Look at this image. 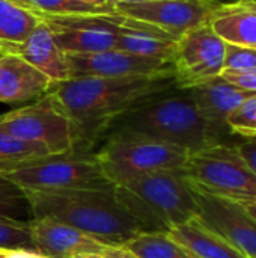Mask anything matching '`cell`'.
I'll list each match as a JSON object with an SVG mask.
<instances>
[{"label": "cell", "instance_id": "cell-1", "mask_svg": "<svg viewBox=\"0 0 256 258\" xmlns=\"http://www.w3.org/2000/svg\"><path fill=\"white\" fill-rule=\"evenodd\" d=\"M177 86L175 76L77 77L53 83L54 95L72 124L74 153L94 154L106 125L161 91Z\"/></svg>", "mask_w": 256, "mask_h": 258}, {"label": "cell", "instance_id": "cell-2", "mask_svg": "<svg viewBox=\"0 0 256 258\" xmlns=\"http://www.w3.org/2000/svg\"><path fill=\"white\" fill-rule=\"evenodd\" d=\"M33 218H51L109 246H124L140 224L119 204L115 186L59 190H23Z\"/></svg>", "mask_w": 256, "mask_h": 258}, {"label": "cell", "instance_id": "cell-3", "mask_svg": "<svg viewBox=\"0 0 256 258\" xmlns=\"http://www.w3.org/2000/svg\"><path fill=\"white\" fill-rule=\"evenodd\" d=\"M109 138L161 142L190 154L208 147L205 125L195 98L190 89L178 86L151 95L113 118L106 125L100 144Z\"/></svg>", "mask_w": 256, "mask_h": 258}, {"label": "cell", "instance_id": "cell-4", "mask_svg": "<svg viewBox=\"0 0 256 258\" xmlns=\"http://www.w3.org/2000/svg\"><path fill=\"white\" fill-rule=\"evenodd\" d=\"M115 194L146 233H169L198 218V204L183 171L145 174L116 184Z\"/></svg>", "mask_w": 256, "mask_h": 258}, {"label": "cell", "instance_id": "cell-5", "mask_svg": "<svg viewBox=\"0 0 256 258\" xmlns=\"http://www.w3.org/2000/svg\"><path fill=\"white\" fill-rule=\"evenodd\" d=\"M0 177L23 190L112 187L95 154H50L0 168Z\"/></svg>", "mask_w": 256, "mask_h": 258}, {"label": "cell", "instance_id": "cell-6", "mask_svg": "<svg viewBox=\"0 0 256 258\" xmlns=\"http://www.w3.org/2000/svg\"><path fill=\"white\" fill-rule=\"evenodd\" d=\"M184 175L195 186L240 204L256 201V177L235 145H211L189 154Z\"/></svg>", "mask_w": 256, "mask_h": 258}, {"label": "cell", "instance_id": "cell-7", "mask_svg": "<svg viewBox=\"0 0 256 258\" xmlns=\"http://www.w3.org/2000/svg\"><path fill=\"white\" fill-rule=\"evenodd\" d=\"M94 154L107 180L116 186L145 174L183 171L190 153L146 139L109 138Z\"/></svg>", "mask_w": 256, "mask_h": 258}, {"label": "cell", "instance_id": "cell-8", "mask_svg": "<svg viewBox=\"0 0 256 258\" xmlns=\"http://www.w3.org/2000/svg\"><path fill=\"white\" fill-rule=\"evenodd\" d=\"M0 133L42 144L51 154H66L74 147L72 124L51 92L32 104L0 115Z\"/></svg>", "mask_w": 256, "mask_h": 258}, {"label": "cell", "instance_id": "cell-9", "mask_svg": "<svg viewBox=\"0 0 256 258\" xmlns=\"http://www.w3.org/2000/svg\"><path fill=\"white\" fill-rule=\"evenodd\" d=\"M225 53L226 44L207 21L181 35L172 60L177 86L189 89L222 76Z\"/></svg>", "mask_w": 256, "mask_h": 258}, {"label": "cell", "instance_id": "cell-10", "mask_svg": "<svg viewBox=\"0 0 256 258\" xmlns=\"http://www.w3.org/2000/svg\"><path fill=\"white\" fill-rule=\"evenodd\" d=\"M38 14L63 53H97L116 48L121 15L115 11L77 15Z\"/></svg>", "mask_w": 256, "mask_h": 258}, {"label": "cell", "instance_id": "cell-11", "mask_svg": "<svg viewBox=\"0 0 256 258\" xmlns=\"http://www.w3.org/2000/svg\"><path fill=\"white\" fill-rule=\"evenodd\" d=\"M198 219L247 258H256V219L246 206L213 195L190 183Z\"/></svg>", "mask_w": 256, "mask_h": 258}, {"label": "cell", "instance_id": "cell-12", "mask_svg": "<svg viewBox=\"0 0 256 258\" xmlns=\"http://www.w3.org/2000/svg\"><path fill=\"white\" fill-rule=\"evenodd\" d=\"M189 89L202 116L208 147L235 145L240 138L231 132L228 118L253 92L229 83L222 76Z\"/></svg>", "mask_w": 256, "mask_h": 258}, {"label": "cell", "instance_id": "cell-13", "mask_svg": "<svg viewBox=\"0 0 256 258\" xmlns=\"http://www.w3.org/2000/svg\"><path fill=\"white\" fill-rule=\"evenodd\" d=\"M65 62L69 71V79L175 76L172 62L145 57L118 48L97 53H65Z\"/></svg>", "mask_w": 256, "mask_h": 258}, {"label": "cell", "instance_id": "cell-14", "mask_svg": "<svg viewBox=\"0 0 256 258\" xmlns=\"http://www.w3.org/2000/svg\"><path fill=\"white\" fill-rule=\"evenodd\" d=\"M219 0H154L143 3H113L119 15L149 23L180 38L205 23Z\"/></svg>", "mask_w": 256, "mask_h": 258}, {"label": "cell", "instance_id": "cell-15", "mask_svg": "<svg viewBox=\"0 0 256 258\" xmlns=\"http://www.w3.org/2000/svg\"><path fill=\"white\" fill-rule=\"evenodd\" d=\"M36 252L48 258L101 257L106 246L83 231L51 218L30 219Z\"/></svg>", "mask_w": 256, "mask_h": 258}, {"label": "cell", "instance_id": "cell-16", "mask_svg": "<svg viewBox=\"0 0 256 258\" xmlns=\"http://www.w3.org/2000/svg\"><path fill=\"white\" fill-rule=\"evenodd\" d=\"M207 23L225 44L256 48V0L217 2Z\"/></svg>", "mask_w": 256, "mask_h": 258}, {"label": "cell", "instance_id": "cell-17", "mask_svg": "<svg viewBox=\"0 0 256 258\" xmlns=\"http://www.w3.org/2000/svg\"><path fill=\"white\" fill-rule=\"evenodd\" d=\"M51 80L21 56L9 53L0 59V103L15 104L42 97Z\"/></svg>", "mask_w": 256, "mask_h": 258}, {"label": "cell", "instance_id": "cell-18", "mask_svg": "<svg viewBox=\"0 0 256 258\" xmlns=\"http://www.w3.org/2000/svg\"><path fill=\"white\" fill-rule=\"evenodd\" d=\"M177 41L178 38L149 23L121 15L119 32L116 38L118 50L172 62L177 48Z\"/></svg>", "mask_w": 256, "mask_h": 258}, {"label": "cell", "instance_id": "cell-19", "mask_svg": "<svg viewBox=\"0 0 256 258\" xmlns=\"http://www.w3.org/2000/svg\"><path fill=\"white\" fill-rule=\"evenodd\" d=\"M15 54L21 56L33 68L47 76L51 83L69 80L65 53L56 45L50 29L42 21L24 42L15 45Z\"/></svg>", "mask_w": 256, "mask_h": 258}, {"label": "cell", "instance_id": "cell-20", "mask_svg": "<svg viewBox=\"0 0 256 258\" xmlns=\"http://www.w3.org/2000/svg\"><path fill=\"white\" fill-rule=\"evenodd\" d=\"M167 236L193 258H247L198 218L174 227Z\"/></svg>", "mask_w": 256, "mask_h": 258}, {"label": "cell", "instance_id": "cell-21", "mask_svg": "<svg viewBox=\"0 0 256 258\" xmlns=\"http://www.w3.org/2000/svg\"><path fill=\"white\" fill-rule=\"evenodd\" d=\"M41 23L39 14L17 0H0V42H24Z\"/></svg>", "mask_w": 256, "mask_h": 258}, {"label": "cell", "instance_id": "cell-22", "mask_svg": "<svg viewBox=\"0 0 256 258\" xmlns=\"http://www.w3.org/2000/svg\"><path fill=\"white\" fill-rule=\"evenodd\" d=\"M137 258H193L167 233H140L124 245Z\"/></svg>", "mask_w": 256, "mask_h": 258}, {"label": "cell", "instance_id": "cell-23", "mask_svg": "<svg viewBox=\"0 0 256 258\" xmlns=\"http://www.w3.org/2000/svg\"><path fill=\"white\" fill-rule=\"evenodd\" d=\"M51 153L42 145L15 139L9 135L0 133V168L23 163L26 160L50 156Z\"/></svg>", "mask_w": 256, "mask_h": 258}, {"label": "cell", "instance_id": "cell-24", "mask_svg": "<svg viewBox=\"0 0 256 258\" xmlns=\"http://www.w3.org/2000/svg\"><path fill=\"white\" fill-rule=\"evenodd\" d=\"M35 251L30 221L0 218V251Z\"/></svg>", "mask_w": 256, "mask_h": 258}, {"label": "cell", "instance_id": "cell-25", "mask_svg": "<svg viewBox=\"0 0 256 258\" xmlns=\"http://www.w3.org/2000/svg\"><path fill=\"white\" fill-rule=\"evenodd\" d=\"M33 11L47 15H77V14H103L113 12L115 8H97L77 0H17Z\"/></svg>", "mask_w": 256, "mask_h": 258}, {"label": "cell", "instance_id": "cell-26", "mask_svg": "<svg viewBox=\"0 0 256 258\" xmlns=\"http://www.w3.org/2000/svg\"><path fill=\"white\" fill-rule=\"evenodd\" d=\"M0 218L30 221L32 212L27 198L18 186L0 177Z\"/></svg>", "mask_w": 256, "mask_h": 258}, {"label": "cell", "instance_id": "cell-27", "mask_svg": "<svg viewBox=\"0 0 256 258\" xmlns=\"http://www.w3.org/2000/svg\"><path fill=\"white\" fill-rule=\"evenodd\" d=\"M231 132L240 138H256V92L247 97L228 118Z\"/></svg>", "mask_w": 256, "mask_h": 258}, {"label": "cell", "instance_id": "cell-28", "mask_svg": "<svg viewBox=\"0 0 256 258\" xmlns=\"http://www.w3.org/2000/svg\"><path fill=\"white\" fill-rule=\"evenodd\" d=\"M223 71H231V73L256 71V48L226 44Z\"/></svg>", "mask_w": 256, "mask_h": 258}, {"label": "cell", "instance_id": "cell-29", "mask_svg": "<svg viewBox=\"0 0 256 258\" xmlns=\"http://www.w3.org/2000/svg\"><path fill=\"white\" fill-rule=\"evenodd\" d=\"M222 77L228 80L229 83L243 88L246 91L256 92V71L253 73H231V71H223Z\"/></svg>", "mask_w": 256, "mask_h": 258}, {"label": "cell", "instance_id": "cell-30", "mask_svg": "<svg viewBox=\"0 0 256 258\" xmlns=\"http://www.w3.org/2000/svg\"><path fill=\"white\" fill-rule=\"evenodd\" d=\"M238 153L241 154V157L244 159V162L247 163V166L252 169V172L256 177V138H244V139H238V142L235 144Z\"/></svg>", "mask_w": 256, "mask_h": 258}, {"label": "cell", "instance_id": "cell-31", "mask_svg": "<svg viewBox=\"0 0 256 258\" xmlns=\"http://www.w3.org/2000/svg\"><path fill=\"white\" fill-rule=\"evenodd\" d=\"M101 258H137L124 246H106Z\"/></svg>", "mask_w": 256, "mask_h": 258}, {"label": "cell", "instance_id": "cell-32", "mask_svg": "<svg viewBox=\"0 0 256 258\" xmlns=\"http://www.w3.org/2000/svg\"><path fill=\"white\" fill-rule=\"evenodd\" d=\"M5 258H48L41 255L39 252L35 251H26V249H15V251H8Z\"/></svg>", "mask_w": 256, "mask_h": 258}, {"label": "cell", "instance_id": "cell-33", "mask_svg": "<svg viewBox=\"0 0 256 258\" xmlns=\"http://www.w3.org/2000/svg\"><path fill=\"white\" fill-rule=\"evenodd\" d=\"M77 2H81V3L91 5V6H97V8H112L113 6V3L110 0H77Z\"/></svg>", "mask_w": 256, "mask_h": 258}, {"label": "cell", "instance_id": "cell-34", "mask_svg": "<svg viewBox=\"0 0 256 258\" xmlns=\"http://www.w3.org/2000/svg\"><path fill=\"white\" fill-rule=\"evenodd\" d=\"M9 53H15V45H6V44L0 42V59Z\"/></svg>", "mask_w": 256, "mask_h": 258}, {"label": "cell", "instance_id": "cell-35", "mask_svg": "<svg viewBox=\"0 0 256 258\" xmlns=\"http://www.w3.org/2000/svg\"><path fill=\"white\" fill-rule=\"evenodd\" d=\"M112 3H143V2H154V0H110Z\"/></svg>", "mask_w": 256, "mask_h": 258}, {"label": "cell", "instance_id": "cell-36", "mask_svg": "<svg viewBox=\"0 0 256 258\" xmlns=\"http://www.w3.org/2000/svg\"><path fill=\"white\" fill-rule=\"evenodd\" d=\"M243 206H244V204H243ZM246 209L249 210V213L256 219V201L255 203H250V204H246Z\"/></svg>", "mask_w": 256, "mask_h": 258}, {"label": "cell", "instance_id": "cell-37", "mask_svg": "<svg viewBox=\"0 0 256 258\" xmlns=\"http://www.w3.org/2000/svg\"><path fill=\"white\" fill-rule=\"evenodd\" d=\"M6 252H8V251H0V258H5Z\"/></svg>", "mask_w": 256, "mask_h": 258}, {"label": "cell", "instance_id": "cell-38", "mask_svg": "<svg viewBox=\"0 0 256 258\" xmlns=\"http://www.w3.org/2000/svg\"><path fill=\"white\" fill-rule=\"evenodd\" d=\"M91 258H101V257H91Z\"/></svg>", "mask_w": 256, "mask_h": 258}]
</instances>
